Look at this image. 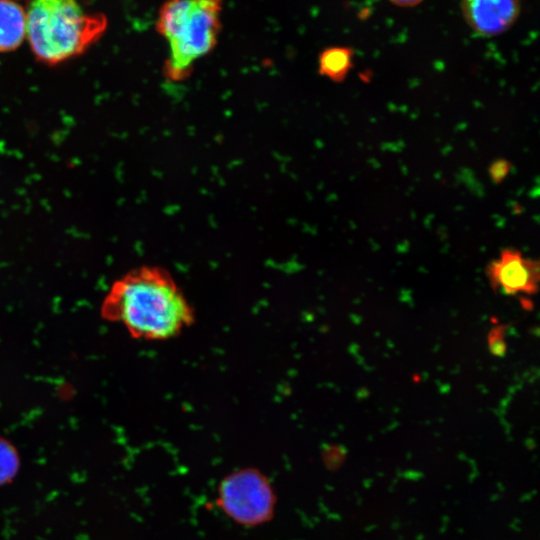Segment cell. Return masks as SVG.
<instances>
[{"mask_svg": "<svg viewBox=\"0 0 540 540\" xmlns=\"http://www.w3.org/2000/svg\"><path fill=\"white\" fill-rule=\"evenodd\" d=\"M540 266L521 251L506 248L492 260L486 272L492 287L507 295L533 294L538 289Z\"/></svg>", "mask_w": 540, "mask_h": 540, "instance_id": "obj_5", "label": "cell"}, {"mask_svg": "<svg viewBox=\"0 0 540 540\" xmlns=\"http://www.w3.org/2000/svg\"><path fill=\"white\" fill-rule=\"evenodd\" d=\"M26 8L20 0H0V53L16 50L26 39Z\"/></svg>", "mask_w": 540, "mask_h": 540, "instance_id": "obj_7", "label": "cell"}, {"mask_svg": "<svg viewBox=\"0 0 540 540\" xmlns=\"http://www.w3.org/2000/svg\"><path fill=\"white\" fill-rule=\"evenodd\" d=\"M460 7L468 26L485 37L507 31L521 11L520 0H461Z\"/></svg>", "mask_w": 540, "mask_h": 540, "instance_id": "obj_6", "label": "cell"}, {"mask_svg": "<svg viewBox=\"0 0 540 540\" xmlns=\"http://www.w3.org/2000/svg\"><path fill=\"white\" fill-rule=\"evenodd\" d=\"M503 335L504 329L501 326L494 328L489 335V348L494 355H503L506 350Z\"/></svg>", "mask_w": 540, "mask_h": 540, "instance_id": "obj_11", "label": "cell"}, {"mask_svg": "<svg viewBox=\"0 0 540 540\" xmlns=\"http://www.w3.org/2000/svg\"><path fill=\"white\" fill-rule=\"evenodd\" d=\"M102 319L121 324L134 339L177 337L195 320L194 309L172 275L157 266H140L111 285L101 306Z\"/></svg>", "mask_w": 540, "mask_h": 540, "instance_id": "obj_1", "label": "cell"}, {"mask_svg": "<svg viewBox=\"0 0 540 540\" xmlns=\"http://www.w3.org/2000/svg\"><path fill=\"white\" fill-rule=\"evenodd\" d=\"M223 0H166L156 31L169 45L164 73L172 81L189 76L194 63L210 53L221 29Z\"/></svg>", "mask_w": 540, "mask_h": 540, "instance_id": "obj_3", "label": "cell"}, {"mask_svg": "<svg viewBox=\"0 0 540 540\" xmlns=\"http://www.w3.org/2000/svg\"><path fill=\"white\" fill-rule=\"evenodd\" d=\"M354 51L350 47L324 49L318 58V72L335 83L343 82L353 68Z\"/></svg>", "mask_w": 540, "mask_h": 540, "instance_id": "obj_8", "label": "cell"}, {"mask_svg": "<svg viewBox=\"0 0 540 540\" xmlns=\"http://www.w3.org/2000/svg\"><path fill=\"white\" fill-rule=\"evenodd\" d=\"M21 467V458L16 446L6 437L0 436V487L11 484Z\"/></svg>", "mask_w": 540, "mask_h": 540, "instance_id": "obj_9", "label": "cell"}, {"mask_svg": "<svg viewBox=\"0 0 540 540\" xmlns=\"http://www.w3.org/2000/svg\"><path fill=\"white\" fill-rule=\"evenodd\" d=\"M26 39L35 59L54 66L83 54L107 29L103 13L81 0H30Z\"/></svg>", "mask_w": 540, "mask_h": 540, "instance_id": "obj_2", "label": "cell"}, {"mask_svg": "<svg viewBox=\"0 0 540 540\" xmlns=\"http://www.w3.org/2000/svg\"><path fill=\"white\" fill-rule=\"evenodd\" d=\"M511 163L506 159H497L491 163L488 169L491 180L495 183H501L509 174Z\"/></svg>", "mask_w": 540, "mask_h": 540, "instance_id": "obj_10", "label": "cell"}, {"mask_svg": "<svg viewBox=\"0 0 540 540\" xmlns=\"http://www.w3.org/2000/svg\"><path fill=\"white\" fill-rule=\"evenodd\" d=\"M392 4L399 7H414L420 4L423 0H389Z\"/></svg>", "mask_w": 540, "mask_h": 540, "instance_id": "obj_12", "label": "cell"}, {"mask_svg": "<svg viewBox=\"0 0 540 540\" xmlns=\"http://www.w3.org/2000/svg\"><path fill=\"white\" fill-rule=\"evenodd\" d=\"M217 502L236 522L253 526L273 515L275 496L267 478L256 469L247 468L221 482Z\"/></svg>", "mask_w": 540, "mask_h": 540, "instance_id": "obj_4", "label": "cell"}]
</instances>
